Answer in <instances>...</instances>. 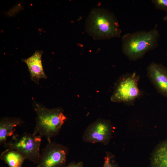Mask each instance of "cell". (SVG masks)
I'll return each mask as SVG.
<instances>
[{"label": "cell", "mask_w": 167, "mask_h": 167, "mask_svg": "<svg viewBox=\"0 0 167 167\" xmlns=\"http://www.w3.org/2000/svg\"><path fill=\"white\" fill-rule=\"evenodd\" d=\"M147 74L158 92L167 97V68L162 64L152 62L147 68Z\"/></svg>", "instance_id": "ba28073f"}, {"label": "cell", "mask_w": 167, "mask_h": 167, "mask_svg": "<svg viewBox=\"0 0 167 167\" xmlns=\"http://www.w3.org/2000/svg\"><path fill=\"white\" fill-rule=\"evenodd\" d=\"M41 138L33 133L25 132L21 135H13L10 140L3 145L6 148H11L18 151L26 160L37 165L40 157Z\"/></svg>", "instance_id": "277c9868"}, {"label": "cell", "mask_w": 167, "mask_h": 167, "mask_svg": "<svg viewBox=\"0 0 167 167\" xmlns=\"http://www.w3.org/2000/svg\"><path fill=\"white\" fill-rule=\"evenodd\" d=\"M113 156L110 153H107L104 157L103 167H119L117 163L113 161Z\"/></svg>", "instance_id": "4fadbf2b"}, {"label": "cell", "mask_w": 167, "mask_h": 167, "mask_svg": "<svg viewBox=\"0 0 167 167\" xmlns=\"http://www.w3.org/2000/svg\"><path fill=\"white\" fill-rule=\"evenodd\" d=\"M0 159L8 167H22L26 158L18 151L11 148H6L1 153Z\"/></svg>", "instance_id": "8fae6325"}, {"label": "cell", "mask_w": 167, "mask_h": 167, "mask_svg": "<svg viewBox=\"0 0 167 167\" xmlns=\"http://www.w3.org/2000/svg\"><path fill=\"white\" fill-rule=\"evenodd\" d=\"M68 149L64 145L51 141L41 150L36 167H63L67 161Z\"/></svg>", "instance_id": "8992f818"}, {"label": "cell", "mask_w": 167, "mask_h": 167, "mask_svg": "<svg viewBox=\"0 0 167 167\" xmlns=\"http://www.w3.org/2000/svg\"><path fill=\"white\" fill-rule=\"evenodd\" d=\"M33 106L36 115L33 133L50 142L58 135L66 119L64 111L60 107L49 109L36 101Z\"/></svg>", "instance_id": "3957f363"}, {"label": "cell", "mask_w": 167, "mask_h": 167, "mask_svg": "<svg viewBox=\"0 0 167 167\" xmlns=\"http://www.w3.org/2000/svg\"><path fill=\"white\" fill-rule=\"evenodd\" d=\"M151 2L156 9L167 12V0H152Z\"/></svg>", "instance_id": "5bb4252c"}, {"label": "cell", "mask_w": 167, "mask_h": 167, "mask_svg": "<svg viewBox=\"0 0 167 167\" xmlns=\"http://www.w3.org/2000/svg\"><path fill=\"white\" fill-rule=\"evenodd\" d=\"M163 20L164 21L167 22V12L166 15L163 17Z\"/></svg>", "instance_id": "2e32d148"}, {"label": "cell", "mask_w": 167, "mask_h": 167, "mask_svg": "<svg viewBox=\"0 0 167 167\" xmlns=\"http://www.w3.org/2000/svg\"><path fill=\"white\" fill-rule=\"evenodd\" d=\"M112 133V126L108 120L98 118L89 125L84 132L82 139L86 143H109Z\"/></svg>", "instance_id": "52a82bcc"}, {"label": "cell", "mask_w": 167, "mask_h": 167, "mask_svg": "<svg viewBox=\"0 0 167 167\" xmlns=\"http://www.w3.org/2000/svg\"><path fill=\"white\" fill-rule=\"evenodd\" d=\"M151 167H167V140L156 149L151 158Z\"/></svg>", "instance_id": "7c38bea8"}, {"label": "cell", "mask_w": 167, "mask_h": 167, "mask_svg": "<svg viewBox=\"0 0 167 167\" xmlns=\"http://www.w3.org/2000/svg\"><path fill=\"white\" fill-rule=\"evenodd\" d=\"M23 122L22 119L18 117H4L0 120V144H3L8 137L12 136L15 128Z\"/></svg>", "instance_id": "30bf717a"}, {"label": "cell", "mask_w": 167, "mask_h": 167, "mask_svg": "<svg viewBox=\"0 0 167 167\" xmlns=\"http://www.w3.org/2000/svg\"><path fill=\"white\" fill-rule=\"evenodd\" d=\"M43 53L42 51L36 50L29 58L22 60L28 66L31 79L37 84H39L41 79L47 78L42 62L41 57Z\"/></svg>", "instance_id": "9c48e42d"}, {"label": "cell", "mask_w": 167, "mask_h": 167, "mask_svg": "<svg viewBox=\"0 0 167 167\" xmlns=\"http://www.w3.org/2000/svg\"><path fill=\"white\" fill-rule=\"evenodd\" d=\"M139 79L135 72L122 76L115 84L111 101L128 104L133 103L142 93L138 86Z\"/></svg>", "instance_id": "5b68a950"}, {"label": "cell", "mask_w": 167, "mask_h": 167, "mask_svg": "<svg viewBox=\"0 0 167 167\" xmlns=\"http://www.w3.org/2000/svg\"><path fill=\"white\" fill-rule=\"evenodd\" d=\"M159 36L157 24L149 31L126 33L122 38V51L130 60H137L158 46Z\"/></svg>", "instance_id": "7a4b0ae2"}, {"label": "cell", "mask_w": 167, "mask_h": 167, "mask_svg": "<svg viewBox=\"0 0 167 167\" xmlns=\"http://www.w3.org/2000/svg\"><path fill=\"white\" fill-rule=\"evenodd\" d=\"M63 167H84V165L81 161H72Z\"/></svg>", "instance_id": "9a60e30c"}, {"label": "cell", "mask_w": 167, "mask_h": 167, "mask_svg": "<svg viewBox=\"0 0 167 167\" xmlns=\"http://www.w3.org/2000/svg\"><path fill=\"white\" fill-rule=\"evenodd\" d=\"M85 27L87 33L96 40L119 38L122 32L115 15L101 8L92 9L87 18Z\"/></svg>", "instance_id": "6da1fadb"}]
</instances>
